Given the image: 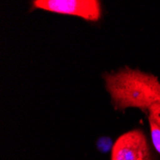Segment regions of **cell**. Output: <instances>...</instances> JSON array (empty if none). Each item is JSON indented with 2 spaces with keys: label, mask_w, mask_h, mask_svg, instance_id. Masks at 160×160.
Returning a JSON list of instances; mask_svg holds the SVG:
<instances>
[{
  "label": "cell",
  "mask_w": 160,
  "mask_h": 160,
  "mask_svg": "<svg viewBox=\"0 0 160 160\" xmlns=\"http://www.w3.org/2000/svg\"><path fill=\"white\" fill-rule=\"evenodd\" d=\"M106 88L120 109L137 108L149 110L160 104V82L154 75L125 67L105 75Z\"/></svg>",
  "instance_id": "6da1fadb"
},
{
  "label": "cell",
  "mask_w": 160,
  "mask_h": 160,
  "mask_svg": "<svg viewBox=\"0 0 160 160\" xmlns=\"http://www.w3.org/2000/svg\"><path fill=\"white\" fill-rule=\"evenodd\" d=\"M36 9L47 12L70 14L88 21H97L101 18V4L96 0H36Z\"/></svg>",
  "instance_id": "7a4b0ae2"
},
{
  "label": "cell",
  "mask_w": 160,
  "mask_h": 160,
  "mask_svg": "<svg viewBox=\"0 0 160 160\" xmlns=\"http://www.w3.org/2000/svg\"><path fill=\"white\" fill-rule=\"evenodd\" d=\"M111 160H151L147 139L140 129L130 130L116 140Z\"/></svg>",
  "instance_id": "3957f363"
},
{
  "label": "cell",
  "mask_w": 160,
  "mask_h": 160,
  "mask_svg": "<svg viewBox=\"0 0 160 160\" xmlns=\"http://www.w3.org/2000/svg\"><path fill=\"white\" fill-rule=\"evenodd\" d=\"M150 118H152L160 127V104L152 106L149 109Z\"/></svg>",
  "instance_id": "5b68a950"
},
{
  "label": "cell",
  "mask_w": 160,
  "mask_h": 160,
  "mask_svg": "<svg viewBox=\"0 0 160 160\" xmlns=\"http://www.w3.org/2000/svg\"><path fill=\"white\" fill-rule=\"evenodd\" d=\"M149 121H150V128H151L153 146L155 150L160 153V127L150 117H149Z\"/></svg>",
  "instance_id": "277c9868"
}]
</instances>
